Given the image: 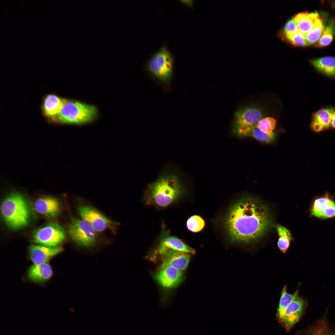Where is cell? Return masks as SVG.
Masks as SVG:
<instances>
[{"mask_svg": "<svg viewBox=\"0 0 335 335\" xmlns=\"http://www.w3.org/2000/svg\"><path fill=\"white\" fill-rule=\"evenodd\" d=\"M229 238L233 242L256 241L265 235L274 226L268 207L252 197H243L229 210L224 221Z\"/></svg>", "mask_w": 335, "mask_h": 335, "instance_id": "cell-1", "label": "cell"}, {"mask_svg": "<svg viewBox=\"0 0 335 335\" xmlns=\"http://www.w3.org/2000/svg\"><path fill=\"white\" fill-rule=\"evenodd\" d=\"M183 190L177 175L172 173L164 174L148 185L144 192L143 200L145 205L165 208L178 201Z\"/></svg>", "mask_w": 335, "mask_h": 335, "instance_id": "cell-2", "label": "cell"}, {"mask_svg": "<svg viewBox=\"0 0 335 335\" xmlns=\"http://www.w3.org/2000/svg\"><path fill=\"white\" fill-rule=\"evenodd\" d=\"M27 199L21 194L13 192L3 200L1 212L6 224L10 228L18 230L27 226L32 215Z\"/></svg>", "mask_w": 335, "mask_h": 335, "instance_id": "cell-3", "label": "cell"}, {"mask_svg": "<svg viewBox=\"0 0 335 335\" xmlns=\"http://www.w3.org/2000/svg\"><path fill=\"white\" fill-rule=\"evenodd\" d=\"M174 60L165 44L151 56L144 67L153 78L163 85L168 86L173 74Z\"/></svg>", "mask_w": 335, "mask_h": 335, "instance_id": "cell-4", "label": "cell"}, {"mask_svg": "<svg viewBox=\"0 0 335 335\" xmlns=\"http://www.w3.org/2000/svg\"><path fill=\"white\" fill-rule=\"evenodd\" d=\"M96 107L80 102L65 99L55 123L82 124L91 122L97 114Z\"/></svg>", "mask_w": 335, "mask_h": 335, "instance_id": "cell-5", "label": "cell"}, {"mask_svg": "<svg viewBox=\"0 0 335 335\" xmlns=\"http://www.w3.org/2000/svg\"><path fill=\"white\" fill-rule=\"evenodd\" d=\"M68 232L72 239L79 245L91 247L97 242L96 231L83 219L71 218L68 226Z\"/></svg>", "mask_w": 335, "mask_h": 335, "instance_id": "cell-6", "label": "cell"}, {"mask_svg": "<svg viewBox=\"0 0 335 335\" xmlns=\"http://www.w3.org/2000/svg\"><path fill=\"white\" fill-rule=\"evenodd\" d=\"M263 117L261 110L256 107L248 106L239 109L234 114V133L239 137H245Z\"/></svg>", "mask_w": 335, "mask_h": 335, "instance_id": "cell-7", "label": "cell"}, {"mask_svg": "<svg viewBox=\"0 0 335 335\" xmlns=\"http://www.w3.org/2000/svg\"><path fill=\"white\" fill-rule=\"evenodd\" d=\"M63 228L56 223L51 222L36 230L32 238L35 243L49 247L58 246L65 239Z\"/></svg>", "mask_w": 335, "mask_h": 335, "instance_id": "cell-8", "label": "cell"}, {"mask_svg": "<svg viewBox=\"0 0 335 335\" xmlns=\"http://www.w3.org/2000/svg\"><path fill=\"white\" fill-rule=\"evenodd\" d=\"M82 219L89 223L96 231L102 232L109 229L113 233L116 231L117 223L107 218L94 207L82 205L78 208Z\"/></svg>", "mask_w": 335, "mask_h": 335, "instance_id": "cell-9", "label": "cell"}, {"mask_svg": "<svg viewBox=\"0 0 335 335\" xmlns=\"http://www.w3.org/2000/svg\"><path fill=\"white\" fill-rule=\"evenodd\" d=\"M154 276V279L162 287L171 289L176 288L185 278L183 271L163 263H162Z\"/></svg>", "mask_w": 335, "mask_h": 335, "instance_id": "cell-10", "label": "cell"}, {"mask_svg": "<svg viewBox=\"0 0 335 335\" xmlns=\"http://www.w3.org/2000/svg\"><path fill=\"white\" fill-rule=\"evenodd\" d=\"M310 215L320 219L335 217V200L329 194L315 198L310 209Z\"/></svg>", "mask_w": 335, "mask_h": 335, "instance_id": "cell-11", "label": "cell"}, {"mask_svg": "<svg viewBox=\"0 0 335 335\" xmlns=\"http://www.w3.org/2000/svg\"><path fill=\"white\" fill-rule=\"evenodd\" d=\"M172 249L194 254L196 251L177 236L171 235L170 230L166 228L163 223L159 235L157 251L159 253L168 249Z\"/></svg>", "mask_w": 335, "mask_h": 335, "instance_id": "cell-12", "label": "cell"}, {"mask_svg": "<svg viewBox=\"0 0 335 335\" xmlns=\"http://www.w3.org/2000/svg\"><path fill=\"white\" fill-rule=\"evenodd\" d=\"M306 305V301L299 297L286 308L278 320L287 331L299 321Z\"/></svg>", "mask_w": 335, "mask_h": 335, "instance_id": "cell-13", "label": "cell"}, {"mask_svg": "<svg viewBox=\"0 0 335 335\" xmlns=\"http://www.w3.org/2000/svg\"><path fill=\"white\" fill-rule=\"evenodd\" d=\"M34 206L37 212L50 218L55 217L58 216L61 208L59 201L55 197L50 196H45L38 198L34 202Z\"/></svg>", "mask_w": 335, "mask_h": 335, "instance_id": "cell-14", "label": "cell"}, {"mask_svg": "<svg viewBox=\"0 0 335 335\" xmlns=\"http://www.w3.org/2000/svg\"><path fill=\"white\" fill-rule=\"evenodd\" d=\"M65 100L55 94L46 95L43 98L41 106L43 115L49 121L55 122Z\"/></svg>", "mask_w": 335, "mask_h": 335, "instance_id": "cell-15", "label": "cell"}, {"mask_svg": "<svg viewBox=\"0 0 335 335\" xmlns=\"http://www.w3.org/2000/svg\"><path fill=\"white\" fill-rule=\"evenodd\" d=\"M163 263L183 271L188 266L190 259V253L168 249L159 253Z\"/></svg>", "mask_w": 335, "mask_h": 335, "instance_id": "cell-16", "label": "cell"}, {"mask_svg": "<svg viewBox=\"0 0 335 335\" xmlns=\"http://www.w3.org/2000/svg\"><path fill=\"white\" fill-rule=\"evenodd\" d=\"M63 250V248L59 246L49 247L33 244L29 248L30 258L34 264L47 263L51 258Z\"/></svg>", "mask_w": 335, "mask_h": 335, "instance_id": "cell-17", "label": "cell"}, {"mask_svg": "<svg viewBox=\"0 0 335 335\" xmlns=\"http://www.w3.org/2000/svg\"><path fill=\"white\" fill-rule=\"evenodd\" d=\"M334 110L332 108H327L314 113L310 123L312 131L318 133L331 127L332 117Z\"/></svg>", "mask_w": 335, "mask_h": 335, "instance_id": "cell-18", "label": "cell"}, {"mask_svg": "<svg viewBox=\"0 0 335 335\" xmlns=\"http://www.w3.org/2000/svg\"><path fill=\"white\" fill-rule=\"evenodd\" d=\"M52 273V268L47 263L34 264L30 267L28 272L30 279L39 282L49 279Z\"/></svg>", "mask_w": 335, "mask_h": 335, "instance_id": "cell-19", "label": "cell"}, {"mask_svg": "<svg viewBox=\"0 0 335 335\" xmlns=\"http://www.w3.org/2000/svg\"><path fill=\"white\" fill-rule=\"evenodd\" d=\"M319 15L316 11L302 12L296 15L294 18L299 31L305 34L310 31L313 28Z\"/></svg>", "mask_w": 335, "mask_h": 335, "instance_id": "cell-20", "label": "cell"}, {"mask_svg": "<svg viewBox=\"0 0 335 335\" xmlns=\"http://www.w3.org/2000/svg\"><path fill=\"white\" fill-rule=\"evenodd\" d=\"M310 62L319 72L328 76L335 75V57L325 56L311 60Z\"/></svg>", "mask_w": 335, "mask_h": 335, "instance_id": "cell-21", "label": "cell"}, {"mask_svg": "<svg viewBox=\"0 0 335 335\" xmlns=\"http://www.w3.org/2000/svg\"><path fill=\"white\" fill-rule=\"evenodd\" d=\"M299 288L293 294L287 292V286H284L282 289L279 306L277 313V318L279 320L282 315L287 306L293 301L299 297Z\"/></svg>", "mask_w": 335, "mask_h": 335, "instance_id": "cell-22", "label": "cell"}, {"mask_svg": "<svg viewBox=\"0 0 335 335\" xmlns=\"http://www.w3.org/2000/svg\"><path fill=\"white\" fill-rule=\"evenodd\" d=\"M324 20L319 15L316 18L313 28L305 34L309 45L316 44L321 37L325 29Z\"/></svg>", "mask_w": 335, "mask_h": 335, "instance_id": "cell-23", "label": "cell"}, {"mask_svg": "<svg viewBox=\"0 0 335 335\" xmlns=\"http://www.w3.org/2000/svg\"><path fill=\"white\" fill-rule=\"evenodd\" d=\"M335 34V20L330 19L325 26L324 30L319 41L315 44L318 47H323L329 45L332 42Z\"/></svg>", "mask_w": 335, "mask_h": 335, "instance_id": "cell-24", "label": "cell"}, {"mask_svg": "<svg viewBox=\"0 0 335 335\" xmlns=\"http://www.w3.org/2000/svg\"><path fill=\"white\" fill-rule=\"evenodd\" d=\"M276 229L279 235L277 245L280 250L285 253L288 250L292 239L289 231L285 227L277 225Z\"/></svg>", "mask_w": 335, "mask_h": 335, "instance_id": "cell-25", "label": "cell"}, {"mask_svg": "<svg viewBox=\"0 0 335 335\" xmlns=\"http://www.w3.org/2000/svg\"><path fill=\"white\" fill-rule=\"evenodd\" d=\"M245 137H252L259 141L270 143L274 141L275 136L274 134L271 135L268 134L255 127L248 132Z\"/></svg>", "mask_w": 335, "mask_h": 335, "instance_id": "cell-26", "label": "cell"}, {"mask_svg": "<svg viewBox=\"0 0 335 335\" xmlns=\"http://www.w3.org/2000/svg\"><path fill=\"white\" fill-rule=\"evenodd\" d=\"M276 123V120L274 118L265 117L259 122L255 127L268 134L271 135L274 134L273 131Z\"/></svg>", "mask_w": 335, "mask_h": 335, "instance_id": "cell-27", "label": "cell"}, {"mask_svg": "<svg viewBox=\"0 0 335 335\" xmlns=\"http://www.w3.org/2000/svg\"><path fill=\"white\" fill-rule=\"evenodd\" d=\"M282 39L289 42L296 47H305L309 45L305 37V34L300 31L297 33L287 36H281Z\"/></svg>", "mask_w": 335, "mask_h": 335, "instance_id": "cell-28", "label": "cell"}, {"mask_svg": "<svg viewBox=\"0 0 335 335\" xmlns=\"http://www.w3.org/2000/svg\"><path fill=\"white\" fill-rule=\"evenodd\" d=\"M205 222L203 219L197 215L191 217L187 220L186 226L188 229L193 232L201 230L204 228Z\"/></svg>", "mask_w": 335, "mask_h": 335, "instance_id": "cell-29", "label": "cell"}, {"mask_svg": "<svg viewBox=\"0 0 335 335\" xmlns=\"http://www.w3.org/2000/svg\"><path fill=\"white\" fill-rule=\"evenodd\" d=\"M299 31L294 17L288 20L285 24L284 30L280 34L281 36H287L293 34Z\"/></svg>", "mask_w": 335, "mask_h": 335, "instance_id": "cell-30", "label": "cell"}, {"mask_svg": "<svg viewBox=\"0 0 335 335\" xmlns=\"http://www.w3.org/2000/svg\"><path fill=\"white\" fill-rule=\"evenodd\" d=\"M180 1L183 3L184 5L187 6V7L193 9L194 7V0H180Z\"/></svg>", "mask_w": 335, "mask_h": 335, "instance_id": "cell-31", "label": "cell"}, {"mask_svg": "<svg viewBox=\"0 0 335 335\" xmlns=\"http://www.w3.org/2000/svg\"><path fill=\"white\" fill-rule=\"evenodd\" d=\"M331 127L335 129V110H334L332 117Z\"/></svg>", "mask_w": 335, "mask_h": 335, "instance_id": "cell-32", "label": "cell"}, {"mask_svg": "<svg viewBox=\"0 0 335 335\" xmlns=\"http://www.w3.org/2000/svg\"><path fill=\"white\" fill-rule=\"evenodd\" d=\"M333 7H334V8H335V1H334V2H333Z\"/></svg>", "mask_w": 335, "mask_h": 335, "instance_id": "cell-33", "label": "cell"}]
</instances>
